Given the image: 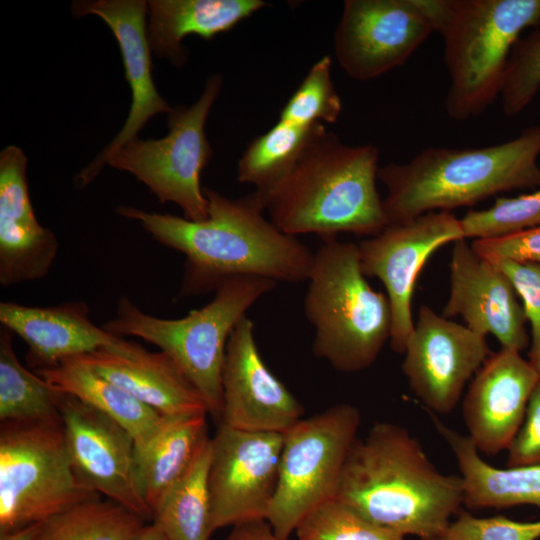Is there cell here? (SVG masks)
I'll list each match as a JSON object with an SVG mask.
<instances>
[{"mask_svg":"<svg viewBox=\"0 0 540 540\" xmlns=\"http://www.w3.org/2000/svg\"><path fill=\"white\" fill-rule=\"evenodd\" d=\"M473 249L481 256L495 260H514L540 264V227L509 235L475 239Z\"/></svg>","mask_w":540,"mask_h":540,"instance_id":"37","label":"cell"},{"mask_svg":"<svg viewBox=\"0 0 540 540\" xmlns=\"http://www.w3.org/2000/svg\"><path fill=\"white\" fill-rule=\"evenodd\" d=\"M212 438L153 510L152 522L167 540H209L214 532L209 491Z\"/></svg>","mask_w":540,"mask_h":540,"instance_id":"27","label":"cell"},{"mask_svg":"<svg viewBox=\"0 0 540 540\" xmlns=\"http://www.w3.org/2000/svg\"><path fill=\"white\" fill-rule=\"evenodd\" d=\"M203 192L209 213L203 221L117 208L118 214L137 221L159 243L185 255L179 296L215 291L224 280L236 276L276 283L308 279L314 253L265 217L258 191L235 199L208 187Z\"/></svg>","mask_w":540,"mask_h":540,"instance_id":"1","label":"cell"},{"mask_svg":"<svg viewBox=\"0 0 540 540\" xmlns=\"http://www.w3.org/2000/svg\"><path fill=\"white\" fill-rule=\"evenodd\" d=\"M222 85L220 75H211L197 101L169 113V132L164 138H136L118 149L106 163L134 175L161 203L176 204L184 218L206 220L208 200L200 186V174L213 157V150L205 124Z\"/></svg>","mask_w":540,"mask_h":540,"instance_id":"10","label":"cell"},{"mask_svg":"<svg viewBox=\"0 0 540 540\" xmlns=\"http://www.w3.org/2000/svg\"><path fill=\"white\" fill-rule=\"evenodd\" d=\"M437 432L456 458L469 509L536 506L540 510V465L497 468L487 463L467 435L444 425L436 416Z\"/></svg>","mask_w":540,"mask_h":540,"instance_id":"24","label":"cell"},{"mask_svg":"<svg viewBox=\"0 0 540 540\" xmlns=\"http://www.w3.org/2000/svg\"><path fill=\"white\" fill-rule=\"evenodd\" d=\"M334 497L405 537L436 540L463 505L464 488L405 427L382 421L352 445Z\"/></svg>","mask_w":540,"mask_h":540,"instance_id":"2","label":"cell"},{"mask_svg":"<svg viewBox=\"0 0 540 540\" xmlns=\"http://www.w3.org/2000/svg\"><path fill=\"white\" fill-rule=\"evenodd\" d=\"M133 540H167V538L155 524L150 523Z\"/></svg>","mask_w":540,"mask_h":540,"instance_id":"41","label":"cell"},{"mask_svg":"<svg viewBox=\"0 0 540 540\" xmlns=\"http://www.w3.org/2000/svg\"><path fill=\"white\" fill-rule=\"evenodd\" d=\"M61 392L21 364L13 333L0 330V421H42L60 417Z\"/></svg>","mask_w":540,"mask_h":540,"instance_id":"28","label":"cell"},{"mask_svg":"<svg viewBox=\"0 0 540 540\" xmlns=\"http://www.w3.org/2000/svg\"><path fill=\"white\" fill-rule=\"evenodd\" d=\"M146 525L138 515L100 497L47 519L35 540H133Z\"/></svg>","mask_w":540,"mask_h":540,"instance_id":"29","label":"cell"},{"mask_svg":"<svg viewBox=\"0 0 540 540\" xmlns=\"http://www.w3.org/2000/svg\"><path fill=\"white\" fill-rule=\"evenodd\" d=\"M76 16L93 14L100 17L113 32L123 60L132 103L126 121L111 143L80 173L76 182L84 187L92 182L108 158L137 133L156 114L170 113L173 108L158 93L153 78L151 47L147 36V1L96 0L76 1L72 5Z\"/></svg>","mask_w":540,"mask_h":540,"instance_id":"18","label":"cell"},{"mask_svg":"<svg viewBox=\"0 0 540 540\" xmlns=\"http://www.w3.org/2000/svg\"><path fill=\"white\" fill-rule=\"evenodd\" d=\"M421 2L444 42L447 115L457 121L480 116L500 97L511 51L540 19V0Z\"/></svg>","mask_w":540,"mask_h":540,"instance_id":"5","label":"cell"},{"mask_svg":"<svg viewBox=\"0 0 540 540\" xmlns=\"http://www.w3.org/2000/svg\"><path fill=\"white\" fill-rule=\"evenodd\" d=\"M342 112L341 98L331 78V58L316 61L282 108L279 119L309 126L335 123Z\"/></svg>","mask_w":540,"mask_h":540,"instance_id":"32","label":"cell"},{"mask_svg":"<svg viewBox=\"0 0 540 540\" xmlns=\"http://www.w3.org/2000/svg\"><path fill=\"white\" fill-rule=\"evenodd\" d=\"M276 282L257 276L224 280L213 299L178 319L143 312L129 298L118 300L116 317L102 327L117 336L139 337L167 354L197 389L210 414L221 416L222 369L228 339L246 312Z\"/></svg>","mask_w":540,"mask_h":540,"instance_id":"7","label":"cell"},{"mask_svg":"<svg viewBox=\"0 0 540 540\" xmlns=\"http://www.w3.org/2000/svg\"><path fill=\"white\" fill-rule=\"evenodd\" d=\"M528 360L540 378V338L530 342Z\"/></svg>","mask_w":540,"mask_h":540,"instance_id":"42","label":"cell"},{"mask_svg":"<svg viewBox=\"0 0 540 540\" xmlns=\"http://www.w3.org/2000/svg\"><path fill=\"white\" fill-rule=\"evenodd\" d=\"M515 43L500 93L508 117L521 113L540 91V19Z\"/></svg>","mask_w":540,"mask_h":540,"instance_id":"34","label":"cell"},{"mask_svg":"<svg viewBox=\"0 0 540 540\" xmlns=\"http://www.w3.org/2000/svg\"><path fill=\"white\" fill-rule=\"evenodd\" d=\"M540 124L504 143L472 148L428 147L405 163L378 170L387 193V225L470 206L501 192L540 187Z\"/></svg>","mask_w":540,"mask_h":540,"instance_id":"4","label":"cell"},{"mask_svg":"<svg viewBox=\"0 0 540 540\" xmlns=\"http://www.w3.org/2000/svg\"><path fill=\"white\" fill-rule=\"evenodd\" d=\"M540 520L521 522L505 516L477 517L460 512L436 540H538Z\"/></svg>","mask_w":540,"mask_h":540,"instance_id":"35","label":"cell"},{"mask_svg":"<svg viewBox=\"0 0 540 540\" xmlns=\"http://www.w3.org/2000/svg\"><path fill=\"white\" fill-rule=\"evenodd\" d=\"M263 0H150L147 36L151 49L181 67L188 52L182 41L197 35L210 40L233 29L267 6Z\"/></svg>","mask_w":540,"mask_h":540,"instance_id":"23","label":"cell"},{"mask_svg":"<svg viewBox=\"0 0 540 540\" xmlns=\"http://www.w3.org/2000/svg\"><path fill=\"white\" fill-rule=\"evenodd\" d=\"M206 416L200 413L165 417L153 435L135 447L138 486L152 514L210 438Z\"/></svg>","mask_w":540,"mask_h":540,"instance_id":"25","label":"cell"},{"mask_svg":"<svg viewBox=\"0 0 540 540\" xmlns=\"http://www.w3.org/2000/svg\"><path fill=\"white\" fill-rule=\"evenodd\" d=\"M518 295L497 264L478 254L466 239L453 243L450 292L442 316H460L474 332L494 336L502 348L522 352L530 339Z\"/></svg>","mask_w":540,"mask_h":540,"instance_id":"17","label":"cell"},{"mask_svg":"<svg viewBox=\"0 0 540 540\" xmlns=\"http://www.w3.org/2000/svg\"><path fill=\"white\" fill-rule=\"evenodd\" d=\"M59 412L67 450L79 480L145 522L152 520V511L137 482L132 435L111 417L64 393Z\"/></svg>","mask_w":540,"mask_h":540,"instance_id":"15","label":"cell"},{"mask_svg":"<svg viewBox=\"0 0 540 540\" xmlns=\"http://www.w3.org/2000/svg\"><path fill=\"white\" fill-rule=\"evenodd\" d=\"M321 125L278 120L248 144L238 160L237 181L266 189L290 170Z\"/></svg>","mask_w":540,"mask_h":540,"instance_id":"30","label":"cell"},{"mask_svg":"<svg viewBox=\"0 0 540 540\" xmlns=\"http://www.w3.org/2000/svg\"><path fill=\"white\" fill-rule=\"evenodd\" d=\"M461 239L465 237L460 219L435 211L388 224L357 244L363 274L379 279L385 287L392 313L389 344L394 352L404 353L413 331L411 302L424 264L438 248Z\"/></svg>","mask_w":540,"mask_h":540,"instance_id":"11","label":"cell"},{"mask_svg":"<svg viewBox=\"0 0 540 540\" xmlns=\"http://www.w3.org/2000/svg\"><path fill=\"white\" fill-rule=\"evenodd\" d=\"M283 433L220 424L212 438L209 491L217 530L266 520L275 496Z\"/></svg>","mask_w":540,"mask_h":540,"instance_id":"12","label":"cell"},{"mask_svg":"<svg viewBox=\"0 0 540 540\" xmlns=\"http://www.w3.org/2000/svg\"><path fill=\"white\" fill-rule=\"evenodd\" d=\"M78 358L96 373L165 417L208 414L203 397L164 352L125 339Z\"/></svg>","mask_w":540,"mask_h":540,"instance_id":"21","label":"cell"},{"mask_svg":"<svg viewBox=\"0 0 540 540\" xmlns=\"http://www.w3.org/2000/svg\"><path fill=\"white\" fill-rule=\"evenodd\" d=\"M361 425L348 403L302 418L283 433L279 477L267 522L287 540L312 509L333 498Z\"/></svg>","mask_w":540,"mask_h":540,"instance_id":"9","label":"cell"},{"mask_svg":"<svg viewBox=\"0 0 540 540\" xmlns=\"http://www.w3.org/2000/svg\"><path fill=\"white\" fill-rule=\"evenodd\" d=\"M27 157L10 145L0 153V283L44 278L58 252L55 234L39 224L30 200Z\"/></svg>","mask_w":540,"mask_h":540,"instance_id":"20","label":"cell"},{"mask_svg":"<svg viewBox=\"0 0 540 540\" xmlns=\"http://www.w3.org/2000/svg\"><path fill=\"white\" fill-rule=\"evenodd\" d=\"M43 522L33 523L12 531L0 533V540H35Z\"/></svg>","mask_w":540,"mask_h":540,"instance_id":"40","label":"cell"},{"mask_svg":"<svg viewBox=\"0 0 540 540\" xmlns=\"http://www.w3.org/2000/svg\"><path fill=\"white\" fill-rule=\"evenodd\" d=\"M434 31L421 0H346L333 49L350 78L368 81L402 66Z\"/></svg>","mask_w":540,"mask_h":540,"instance_id":"13","label":"cell"},{"mask_svg":"<svg viewBox=\"0 0 540 540\" xmlns=\"http://www.w3.org/2000/svg\"><path fill=\"white\" fill-rule=\"evenodd\" d=\"M33 371L58 391L114 419L132 435L135 447L143 445L165 418L96 373L78 357Z\"/></svg>","mask_w":540,"mask_h":540,"instance_id":"26","label":"cell"},{"mask_svg":"<svg viewBox=\"0 0 540 540\" xmlns=\"http://www.w3.org/2000/svg\"><path fill=\"white\" fill-rule=\"evenodd\" d=\"M493 262H495L508 277L518 297L522 301L527 321L531 326V341L539 339L540 264L514 260H495Z\"/></svg>","mask_w":540,"mask_h":540,"instance_id":"36","label":"cell"},{"mask_svg":"<svg viewBox=\"0 0 540 540\" xmlns=\"http://www.w3.org/2000/svg\"><path fill=\"white\" fill-rule=\"evenodd\" d=\"M225 540H283L273 531L267 520H257L233 527Z\"/></svg>","mask_w":540,"mask_h":540,"instance_id":"39","label":"cell"},{"mask_svg":"<svg viewBox=\"0 0 540 540\" xmlns=\"http://www.w3.org/2000/svg\"><path fill=\"white\" fill-rule=\"evenodd\" d=\"M539 381L520 352L501 347L490 354L470 381L462 402L467 436L480 454L496 455L508 449Z\"/></svg>","mask_w":540,"mask_h":540,"instance_id":"19","label":"cell"},{"mask_svg":"<svg viewBox=\"0 0 540 540\" xmlns=\"http://www.w3.org/2000/svg\"><path fill=\"white\" fill-rule=\"evenodd\" d=\"M465 239H483L540 227V187L516 197H498L492 206L461 219Z\"/></svg>","mask_w":540,"mask_h":540,"instance_id":"33","label":"cell"},{"mask_svg":"<svg viewBox=\"0 0 540 540\" xmlns=\"http://www.w3.org/2000/svg\"><path fill=\"white\" fill-rule=\"evenodd\" d=\"M294 532L298 540H406L335 497L312 509Z\"/></svg>","mask_w":540,"mask_h":540,"instance_id":"31","label":"cell"},{"mask_svg":"<svg viewBox=\"0 0 540 540\" xmlns=\"http://www.w3.org/2000/svg\"><path fill=\"white\" fill-rule=\"evenodd\" d=\"M101 496L77 477L61 415L0 424V533L47 519Z\"/></svg>","mask_w":540,"mask_h":540,"instance_id":"8","label":"cell"},{"mask_svg":"<svg viewBox=\"0 0 540 540\" xmlns=\"http://www.w3.org/2000/svg\"><path fill=\"white\" fill-rule=\"evenodd\" d=\"M378 162L376 146L344 144L322 124L290 170L258 192L269 220L288 235L371 237L387 226Z\"/></svg>","mask_w":540,"mask_h":540,"instance_id":"3","label":"cell"},{"mask_svg":"<svg viewBox=\"0 0 540 540\" xmlns=\"http://www.w3.org/2000/svg\"><path fill=\"white\" fill-rule=\"evenodd\" d=\"M307 280L304 313L315 331L314 355L344 373L370 367L390 341L392 313L387 295L363 274L358 245L324 240Z\"/></svg>","mask_w":540,"mask_h":540,"instance_id":"6","label":"cell"},{"mask_svg":"<svg viewBox=\"0 0 540 540\" xmlns=\"http://www.w3.org/2000/svg\"><path fill=\"white\" fill-rule=\"evenodd\" d=\"M0 321L28 346L27 363L32 370L54 366L100 348L114 347L122 337L95 325L85 302H65L52 307L0 303Z\"/></svg>","mask_w":540,"mask_h":540,"instance_id":"22","label":"cell"},{"mask_svg":"<svg viewBox=\"0 0 540 540\" xmlns=\"http://www.w3.org/2000/svg\"><path fill=\"white\" fill-rule=\"evenodd\" d=\"M222 422L248 431L284 433L304 409L259 353L254 324L245 316L232 331L222 369Z\"/></svg>","mask_w":540,"mask_h":540,"instance_id":"16","label":"cell"},{"mask_svg":"<svg viewBox=\"0 0 540 540\" xmlns=\"http://www.w3.org/2000/svg\"><path fill=\"white\" fill-rule=\"evenodd\" d=\"M403 354L412 392L429 411L445 415L491 353L485 336L422 305Z\"/></svg>","mask_w":540,"mask_h":540,"instance_id":"14","label":"cell"},{"mask_svg":"<svg viewBox=\"0 0 540 540\" xmlns=\"http://www.w3.org/2000/svg\"><path fill=\"white\" fill-rule=\"evenodd\" d=\"M507 452L508 468L540 465V381L530 396L523 422Z\"/></svg>","mask_w":540,"mask_h":540,"instance_id":"38","label":"cell"}]
</instances>
